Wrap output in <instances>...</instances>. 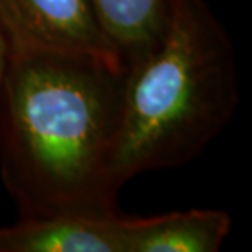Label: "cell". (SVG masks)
<instances>
[{"label": "cell", "mask_w": 252, "mask_h": 252, "mask_svg": "<svg viewBox=\"0 0 252 252\" xmlns=\"http://www.w3.org/2000/svg\"><path fill=\"white\" fill-rule=\"evenodd\" d=\"M125 70L82 58H8L0 170L18 218L118 210L110 159Z\"/></svg>", "instance_id": "6da1fadb"}, {"label": "cell", "mask_w": 252, "mask_h": 252, "mask_svg": "<svg viewBox=\"0 0 252 252\" xmlns=\"http://www.w3.org/2000/svg\"><path fill=\"white\" fill-rule=\"evenodd\" d=\"M238 102V61L223 23L206 0H170L162 38L126 65L110 159L115 182L191 162L233 120Z\"/></svg>", "instance_id": "7a4b0ae2"}, {"label": "cell", "mask_w": 252, "mask_h": 252, "mask_svg": "<svg viewBox=\"0 0 252 252\" xmlns=\"http://www.w3.org/2000/svg\"><path fill=\"white\" fill-rule=\"evenodd\" d=\"M0 36L8 58H82L126 69L90 0H0Z\"/></svg>", "instance_id": "3957f363"}, {"label": "cell", "mask_w": 252, "mask_h": 252, "mask_svg": "<svg viewBox=\"0 0 252 252\" xmlns=\"http://www.w3.org/2000/svg\"><path fill=\"white\" fill-rule=\"evenodd\" d=\"M128 221L120 210L18 218L0 228V252H126Z\"/></svg>", "instance_id": "277c9868"}, {"label": "cell", "mask_w": 252, "mask_h": 252, "mask_svg": "<svg viewBox=\"0 0 252 252\" xmlns=\"http://www.w3.org/2000/svg\"><path fill=\"white\" fill-rule=\"evenodd\" d=\"M229 231L231 216L213 208L129 216L126 252H216Z\"/></svg>", "instance_id": "5b68a950"}, {"label": "cell", "mask_w": 252, "mask_h": 252, "mask_svg": "<svg viewBox=\"0 0 252 252\" xmlns=\"http://www.w3.org/2000/svg\"><path fill=\"white\" fill-rule=\"evenodd\" d=\"M90 5L125 65L159 43L170 13V0H90Z\"/></svg>", "instance_id": "8992f818"}, {"label": "cell", "mask_w": 252, "mask_h": 252, "mask_svg": "<svg viewBox=\"0 0 252 252\" xmlns=\"http://www.w3.org/2000/svg\"><path fill=\"white\" fill-rule=\"evenodd\" d=\"M7 65H8V53L7 46H5L2 36H0V94H2V85L5 79V72H7Z\"/></svg>", "instance_id": "52a82bcc"}]
</instances>
